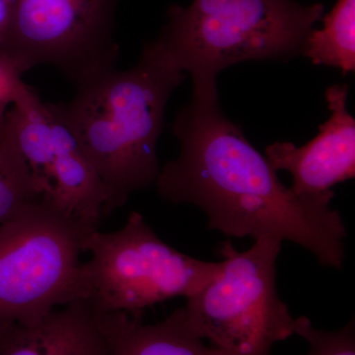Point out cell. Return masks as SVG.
<instances>
[{
  "mask_svg": "<svg viewBox=\"0 0 355 355\" xmlns=\"http://www.w3.org/2000/svg\"><path fill=\"white\" fill-rule=\"evenodd\" d=\"M193 83L191 101L173 125L181 151L160 169L159 196L196 205L207 214V228L228 237L292 242L320 265L342 270L347 231L340 212L331 209L334 191L293 193L240 125L223 114L216 79Z\"/></svg>",
  "mask_w": 355,
  "mask_h": 355,
  "instance_id": "obj_1",
  "label": "cell"
},
{
  "mask_svg": "<svg viewBox=\"0 0 355 355\" xmlns=\"http://www.w3.org/2000/svg\"><path fill=\"white\" fill-rule=\"evenodd\" d=\"M183 73L149 42L130 69L91 77L76 85L69 102L50 103L104 187V217L155 184L166 106Z\"/></svg>",
  "mask_w": 355,
  "mask_h": 355,
  "instance_id": "obj_2",
  "label": "cell"
},
{
  "mask_svg": "<svg viewBox=\"0 0 355 355\" xmlns=\"http://www.w3.org/2000/svg\"><path fill=\"white\" fill-rule=\"evenodd\" d=\"M324 11L294 0H193L170 7L153 44L193 81L216 79L239 62L295 57Z\"/></svg>",
  "mask_w": 355,
  "mask_h": 355,
  "instance_id": "obj_3",
  "label": "cell"
},
{
  "mask_svg": "<svg viewBox=\"0 0 355 355\" xmlns=\"http://www.w3.org/2000/svg\"><path fill=\"white\" fill-rule=\"evenodd\" d=\"M88 225L41 196L0 224V326H35L57 306L88 298Z\"/></svg>",
  "mask_w": 355,
  "mask_h": 355,
  "instance_id": "obj_4",
  "label": "cell"
},
{
  "mask_svg": "<svg viewBox=\"0 0 355 355\" xmlns=\"http://www.w3.org/2000/svg\"><path fill=\"white\" fill-rule=\"evenodd\" d=\"M282 241L260 237L239 252L230 241L218 248V273L184 306L189 328L223 355H266L294 335V318L277 289Z\"/></svg>",
  "mask_w": 355,
  "mask_h": 355,
  "instance_id": "obj_5",
  "label": "cell"
},
{
  "mask_svg": "<svg viewBox=\"0 0 355 355\" xmlns=\"http://www.w3.org/2000/svg\"><path fill=\"white\" fill-rule=\"evenodd\" d=\"M91 259L83 263L89 295L98 311L139 313L176 297H190L221 268L161 240L146 219L132 211L120 230H93L84 240Z\"/></svg>",
  "mask_w": 355,
  "mask_h": 355,
  "instance_id": "obj_6",
  "label": "cell"
},
{
  "mask_svg": "<svg viewBox=\"0 0 355 355\" xmlns=\"http://www.w3.org/2000/svg\"><path fill=\"white\" fill-rule=\"evenodd\" d=\"M0 51L23 72L50 65L76 85L114 69L119 0H10Z\"/></svg>",
  "mask_w": 355,
  "mask_h": 355,
  "instance_id": "obj_7",
  "label": "cell"
},
{
  "mask_svg": "<svg viewBox=\"0 0 355 355\" xmlns=\"http://www.w3.org/2000/svg\"><path fill=\"white\" fill-rule=\"evenodd\" d=\"M349 86L327 89L331 118L319 133L302 146L275 142L266 148V157L275 171L291 173V191L298 196H318L355 177V120L347 109Z\"/></svg>",
  "mask_w": 355,
  "mask_h": 355,
  "instance_id": "obj_8",
  "label": "cell"
},
{
  "mask_svg": "<svg viewBox=\"0 0 355 355\" xmlns=\"http://www.w3.org/2000/svg\"><path fill=\"white\" fill-rule=\"evenodd\" d=\"M0 355H110L88 298L53 309L35 326H0Z\"/></svg>",
  "mask_w": 355,
  "mask_h": 355,
  "instance_id": "obj_9",
  "label": "cell"
},
{
  "mask_svg": "<svg viewBox=\"0 0 355 355\" xmlns=\"http://www.w3.org/2000/svg\"><path fill=\"white\" fill-rule=\"evenodd\" d=\"M141 316L142 312L97 310L98 324L110 355H223L193 336L184 307L153 324L142 323Z\"/></svg>",
  "mask_w": 355,
  "mask_h": 355,
  "instance_id": "obj_10",
  "label": "cell"
},
{
  "mask_svg": "<svg viewBox=\"0 0 355 355\" xmlns=\"http://www.w3.org/2000/svg\"><path fill=\"white\" fill-rule=\"evenodd\" d=\"M324 28L308 33L302 53L315 65L338 67L343 74L355 70V0H338L322 17Z\"/></svg>",
  "mask_w": 355,
  "mask_h": 355,
  "instance_id": "obj_11",
  "label": "cell"
},
{
  "mask_svg": "<svg viewBox=\"0 0 355 355\" xmlns=\"http://www.w3.org/2000/svg\"><path fill=\"white\" fill-rule=\"evenodd\" d=\"M41 196L4 118L0 121V224Z\"/></svg>",
  "mask_w": 355,
  "mask_h": 355,
  "instance_id": "obj_12",
  "label": "cell"
},
{
  "mask_svg": "<svg viewBox=\"0 0 355 355\" xmlns=\"http://www.w3.org/2000/svg\"><path fill=\"white\" fill-rule=\"evenodd\" d=\"M354 319L345 328L334 331L317 330L305 316L294 319L293 333L309 343L312 355H354Z\"/></svg>",
  "mask_w": 355,
  "mask_h": 355,
  "instance_id": "obj_13",
  "label": "cell"
},
{
  "mask_svg": "<svg viewBox=\"0 0 355 355\" xmlns=\"http://www.w3.org/2000/svg\"><path fill=\"white\" fill-rule=\"evenodd\" d=\"M24 74L10 55L0 51V121L3 120L8 105L12 104L24 85Z\"/></svg>",
  "mask_w": 355,
  "mask_h": 355,
  "instance_id": "obj_14",
  "label": "cell"
},
{
  "mask_svg": "<svg viewBox=\"0 0 355 355\" xmlns=\"http://www.w3.org/2000/svg\"><path fill=\"white\" fill-rule=\"evenodd\" d=\"M11 17L10 0H0V44L3 42Z\"/></svg>",
  "mask_w": 355,
  "mask_h": 355,
  "instance_id": "obj_15",
  "label": "cell"
}]
</instances>
